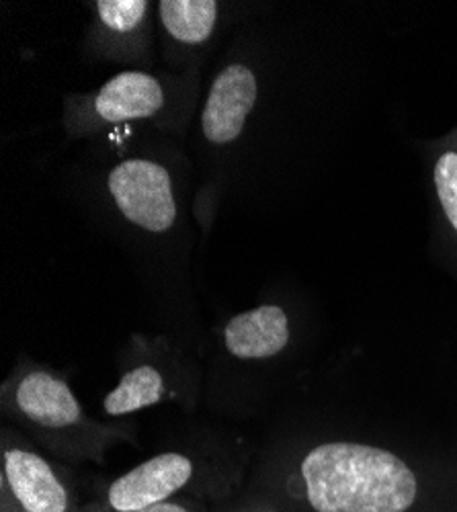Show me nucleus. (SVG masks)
Listing matches in <instances>:
<instances>
[{
  "label": "nucleus",
  "mask_w": 457,
  "mask_h": 512,
  "mask_svg": "<svg viewBox=\"0 0 457 512\" xmlns=\"http://www.w3.org/2000/svg\"><path fill=\"white\" fill-rule=\"evenodd\" d=\"M300 476L316 512H408L419 498V478L406 461L361 443L314 447Z\"/></svg>",
  "instance_id": "f257e3e1"
},
{
  "label": "nucleus",
  "mask_w": 457,
  "mask_h": 512,
  "mask_svg": "<svg viewBox=\"0 0 457 512\" xmlns=\"http://www.w3.org/2000/svg\"><path fill=\"white\" fill-rule=\"evenodd\" d=\"M3 408L31 435L58 447V453L74 447L76 455L85 449L89 457H99L113 433L91 422L68 383L44 367L21 369L9 379L3 388Z\"/></svg>",
  "instance_id": "f03ea898"
},
{
  "label": "nucleus",
  "mask_w": 457,
  "mask_h": 512,
  "mask_svg": "<svg viewBox=\"0 0 457 512\" xmlns=\"http://www.w3.org/2000/svg\"><path fill=\"white\" fill-rule=\"evenodd\" d=\"M0 512H82L72 478L9 429L0 449Z\"/></svg>",
  "instance_id": "7ed1b4c3"
},
{
  "label": "nucleus",
  "mask_w": 457,
  "mask_h": 512,
  "mask_svg": "<svg viewBox=\"0 0 457 512\" xmlns=\"http://www.w3.org/2000/svg\"><path fill=\"white\" fill-rule=\"evenodd\" d=\"M109 193L130 224L152 232H169L177 220V201L169 170L146 158H128L111 168Z\"/></svg>",
  "instance_id": "20e7f679"
},
{
  "label": "nucleus",
  "mask_w": 457,
  "mask_h": 512,
  "mask_svg": "<svg viewBox=\"0 0 457 512\" xmlns=\"http://www.w3.org/2000/svg\"><path fill=\"white\" fill-rule=\"evenodd\" d=\"M193 478V461L183 453H160L113 480L105 492V506L115 512L144 510L169 502Z\"/></svg>",
  "instance_id": "39448f33"
},
{
  "label": "nucleus",
  "mask_w": 457,
  "mask_h": 512,
  "mask_svg": "<svg viewBox=\"0 0 457 512\" xmlns=\"http://www.w3.org/2000/svg\"><path fill=\"white\" fill-rule=\"evenodd\" d=\"M257 97L259 82L255 72L244 64L226 66L216 76L201 113V130L207 142L224 146L240 138Z\"/></svg>",
  "instance_id": "423d86ee"
},
{
  "label": "nucleus",
  "mask_w": 457,
  "mask_h": 512,
  "mask_svg": "<svg viewBox=\"0 0 457 512\" xmlns=\"http://www.w3.org/2000/svg\"><path fill=\"white\" fill-rule=\"evenodd\" d=\"M166 91L148 72H119L91 97L89 111L97 123H123L150 119L162 111Z\"/></svg>",
  "instance_id": "0eeeda50"
},
{
  "label": "nucleus",
  "mask_w": 457,
  "mask_h": 512,
  "mask_svg": "<svg viewBox=\"0 0 457 512\" xmlns=\"http://www.w3.org/2000/svg\"><path fill=\"white\" fill-rule=\"evenodd\" d=\"M289 343V318L283 308L265 304L234 316L224 328L226 351L236 359H269Z\"/></svg>",
  "instance_id": "6e6552de"
},
{
  "label": "nucleus",
  "mask_w": 457,
  "mask_h": 512,
  "mask_svg": "<svg viewBox=\"0 0 457 512\" xmlns=\"http://www.w3.org/2000/svg\"><path fill=\"white\" fill-rule=\"evenodd\" d=\"M214 0H162L158 15L164 31L181 46H201L212 37L218 23Z\"/></svg>",
  "instance_id": "1a4fd4ad"
},
{
  "label": "nucleus",
  "mask_w": 457,
  "mask_h": 512,
  "mask_svg": "<svg viewBox=\"0 0 457 512\" xmlns=\"http://www.w3.org/2000/svg\"><path fill=\"white\" fill-rule=\"evenodd\" d=\"M164 394L162 375L154 367L142 365L119 379L117 388L105 396L103 410L107 416H128L158 404Z\"/></svg>",
  "instance_id": "9d476101"
},
{
  "label": "nucleus",
  "mask_w": 457,
  "mask_h": 512,
  "mask_svg": "<svg viewBox=\"0 0 457 512\" xmlns=\"http://www.w3.org/2000/svg\"><path fill=\"white\" fill-rule=\"evenodd\" d=\"M150 3L146 0H99L95 13L107 35L134 37L140 33L148 19Z\"/></svg>",
  "instance_id": "9b49d317"
},
{
  "label": "nucleus",
  "mask_w": 457,
  "mask_h": 512,
  "mask_svg": "<svg viewBox=\"0 0 457 512\" xmlns=\"http://www.w3.org/2000/svg\"><path fill=\"white\" fill-rule=\"evenodd\" d=\"M437 197L453 230L457 232V152H445L433 170Z\"/></svg>",
  "instance_id": "f8f14e48"
},
{
  "label": "nucleus",
  "mask_w": 457,
  "mask_h": 512,
  "mask_svg": "<svg viewBox=\"0 0 457 512\" xmlns=\"http://www.w3.org/2000/svg\"><path fill=\"white\" fill-rule=\"evenodd\" d=\"M82 512H115V510L107 508L105 504H91ZM134 512H197V510L191 504L169 500V502H162V504H156V506H150V508H144V510H134Z\"/></svg>",
  "instance_id": "ddd939ff"
}]
</instances>
